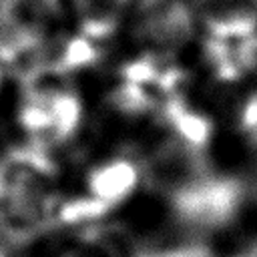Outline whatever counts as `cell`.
<instances>
[{
  "instance_id": "8992f818",
  "label": "cell",
  "mask_w": 257,
  "mask_h": 257,
  "mask_svg": "<svg viewBox=\"0 0 257 257\" xmlns=\"http://www.w3.org/2000/svg\"><path fill=\"white\" fill-rule=\"evenodd\" d=\"M199 34L247 38L257 34V0H191Z\"/></svg>"
},
{
  "instance_id": "277c9868",
  "label": "cell",
  "mask_w": 257,
  "mask_h": 257,
  "mask_svg": "<svg viewBox=\"0 0 257 257\" xmlns=\"http://www.w3.org/2000/svg\"><path fill=\"white\" fill-rule=\"evenodd\" d=\"M197 36L199 26L187 0H137L116 46L185 58Z\"/></svg>"
},
{
  "instance_id": "3957f363",
  "label": "cell",
  "mask_w": 257,
  "mask_h": 257,
  "mask_svg": "<svg viewBox=\"0 0 257 257\" xmlns=\"http://www.w3.org/2000/svg\"><path fill=\"white\" fill-rule=\"evenodd\" d=\"M62 157L10 143L0 153V235L28 241L58 225Z\"/></svg>"
},
{
  "instance_id": "7a4b0ae2",
  "label": "cell",
  "mask_w": 257,
  "mask_h": 257,
  "mask_svg": "<svg viewBox=\"0 0 257 257\" xmlns=\"http://www.w3.org/2000/svg\"><path fill=\"white\" fill-rule=\"evenodd\" d=\"M12 143L64 155L92 133V108L82 80L34 72L22 76L14 92H4Z\"/></svg>"
},
{
  "instance_id": "52a82bcc",
  "label": "cell",
  "mask_w": 257,
  "mask_h": 257,
  "mask_svg": "<svg viewBox=\"0 0 257 257\" xmlns=\"http://www.w3.org/2000/svg\"><path fill=\"white\" fill-rule=\"evenodd\" d=\"M137 257H211V249L207 245L185 243V245H171V247L141 251Z\"/></svg>"
},
{
  "instance_id": "30bf717a",
  "label": "cell",
  "mask_w": 257,
  "mask_h": 257,
  "mask_svg": "<svg viewBox=\"0 0 257 257\" xmlns=\"http://www.w3.org/2000/svg\"><path fill=\"white\" fill-rule=\"evenodd\" d=\"M187 2H189V4H191V0H187Z\"/></svg>"
},
{
  "instance_id": "9c48e42d",
  "label": "cell",
  "mask_w": 257,
  "mask_h": 257,
  "mask_svg": "<svg viewBox=\"0 0 257 257\" xmlns=\"http://www.w3.org/2000/svg\"><path fill=\"white\" fill-rule=\"evenodd\" d=\"M4 92H6V82H4V70L0 68V104H2V98H4Z\"/></svg>"
},
{
  "instance_id": "5b68a950",
  "label": "cell",
  "mask_w": 257,
  "mask_h": 257,
  "mask_svg": "<svg viewBox=\"0 0 257 257\" xmlns=\"http://www.w3.org/2000/svg\"><path fill=\"white\" fill-rule=\"evenodd\" d=\"M185 58L193 78L213 96H223L257 78V34L247 38L199 34Z\"/></svg>"
},
{
  "instance_id": "ba28073f",
  "label": "cell",
  "mask_w": 257,
  "mask_h": 257,
  "mask_svg": "<svg viewBox=\"0 0 257 257\" xmlns=\"http://www.w3.org/2000/svg\"><path fill=\"white\" fill-rule=\"evenodd\" d=\"M249 227L257 237V193H255V209H253V217H251V225Z\"/></svg>"
},
{
  "instance_id": "6da1fadb",
  "label": "cell",
  "mask_w": 257,
  "mask_h": 257,
  "mask_svg": "<svg viewBox=\"0 0 257 257\" xmlns=\"http://www.w3.org/2000/svg\"><path fill=\"white\" fill-rule=\"evenodd\" d=\"M62 157L58 225L88 229L120 219L147 191L137 143L90 133Z\"/></svg>"
}]
</instances>
